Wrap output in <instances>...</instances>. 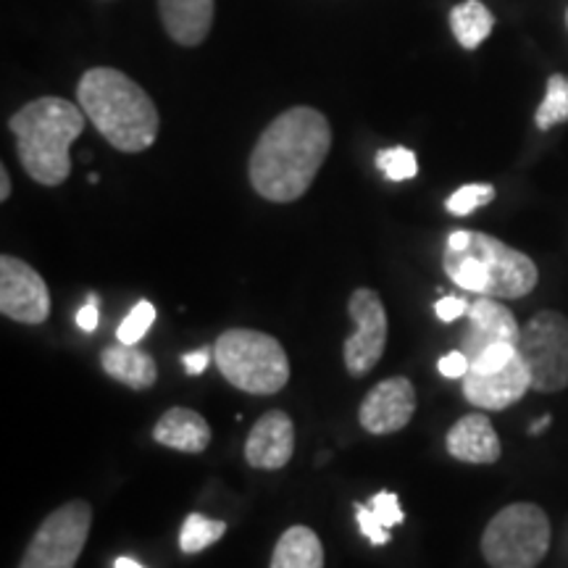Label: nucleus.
<instances>
[{
    "mask_svg": "<svg viewBox=\"0 0 568 568\" xmlns=\"http://www.w3.org/2000/svg\"><path fill=\"white\" fill-rule=\"evenodd\" d=\"M213 11L216 0H159L163 30L182 48L205 42L213 27Z\"/></svg>",
    "mask_w": 568,
    "mask_h": 568,
    "instance_id": "nucleus-16",
    "label": "nucleus"
},
{
    "mask_svg": "<svg viewBox=\"0 0 568 568\" xmlns=\"http://www.w3.org/2000/svg\"><path fill=\"white\" fill-rule=\"evenodd\" d=\"M153 439L180 453H203L211 443V426L193 408H169L153 426Z\"/></svg>",
    "mask_w": 568,
    "mask_h": 568,
    "instance_id": "nucleus-17",
    "label": "nucleus"
},
{
    "mask_svg": "<svg viewBox=\"0 0 568 568\" xmlns=\"http://www.w3.org/2000/svg\"><path fill=\"white\" fill-rule=\"evenodd\" d=\"M153 322H155V305L151 301H140L130 314H126L124 322L119 324L116 339L126 345H138L140 339L148 335V329H151Z\"/></svg>",
    "mask_w": 568,
    "mask_h": 568,
    "instance_id": "nucleus-25",
    "label": "nucleus"
},
{
    "mask_svg": "<svg viewBox=\"0 0 568 568\" xmlns=\"http://www.w3.org/2000/svg\"><path fill=\"white\" fill-rule=\"evenodd\" d=\"M268 568H324L322 539L308 527H290L276 542Z\"/></svg>",
    "mask_w": 568,
    "mask_h": 568,
    "instance_id": "nucleus-19",
    "label": "nucleus"
},
{
    "mask_svg": "<svg viewBox=\"0 0 568 568\" xmlns=\"http://www.w3.org/2000/svg\"><path fill=\"white\" fill-rule=\"evenodd\" d=\"M568 122V77L566 74H552L548 80V90H545L542 103L535 113V124L542 132H548L550 126L566 124Z\"/></svg>",
    "mask_w": 568,
    "mask_h": 568,
    "instance_id": "nucleus-21",
    "label": "nucleus"
},
{
    "mask_svg": "<svg viewBox=\"0 0 568 568\" xmlns=\"http://www.w3.org/2000/svg\"><path fill=\"white\" fill-rule=\"evenodd\" d=\"M443 268L447 280L466 293L495 301H516L537 287V264L527 253L485 232L456 230L447 234Z\"/></svg>",
    "mask_w": 568,
    "mask_h": 568,
    "instance_id": "nucleus-3",
    "label": "nucleus"
},
{
    "mask_svg": "<svg viewBox=\"0 0 568 568\" xmlns=\"http://www.w3.org/2000/svg\"><path fill=\"white\" fill-rule=\"evenodd\" d=\"M347 314L355 322V332L345 339L343 358L351 376L374 372L387 347V311L376 290L358 287L347 301Z\"/></svg>",
    "mask_w": 568,
    "mask_h": 568,
    "instance_id": "nucleus-9",
    "label": "nucleus"
},
{
    "mask_svg": "<svg viewBox=\"0 0 568 568\" xmlns=\"http://www.w3.org/2000/svg\"><path fill=\"white\" fill-rule=\"evenodd\" d=\"M437 372L443 374L445 379H464V376L471 372V361H468V355L464 351H453L437 361Z\"/></svg>",
    "mask_w": 568,
    "mask_h": 568,
    "instance_id": "nucleus-28",
    "label": "nucleus"
},
{
    "mask_svg": "<svg viewBox=\"0 0 568 568\" xmlns=\"http://www.w3.org/2000/svg\"><path fill=\"white\" fill-rule=\"evenodd\" d=\"M355 521H358L361 535H364L372 545L389 542V529L379 521V516L374 514L372 506H361V503H355Z\"/></svg>",
    "mask_w": 568,
    "mask_h": 568,
    "instance_id": "nucleus-26",
    "label": "nucleus"
},
{
    "mask_svg": "<svg viewBox=\"0 0 568 568\" xmlns=\"http://www.w3.org/2000/svg\"><path fill=\"white\" fill-rule=\"evenodd\" d=\"M101 366L111 379L122 382L130 389H151L159 379L153 355L142 351L140 345H126L119 339L101 353Z\"/></svg>",
    "mask_w": 568,
    "mask_h": 568,
    "instance_id": "nucleus-18",
    "label": "nucleus"
},
{
    "mask_svg": "<svg viewBox=\"0 0 568 568\" xmlns=\"http://www.w3.org/2000/svg\"><path fill=\"white\" fill-rule=\"evenodd\" d=\"M90 503H63L34 531L19 568H74L90 537Z\"/></svg>",
    "mask_w": 568,
    "mask_h": 568,
    "instance_id": "nucleus-8",
    "label": "nucleus"
},
{
    "mask_svg": "<svg viewBox=\"0 0 568 568\" xmlns=\"http://www.w3.org/2000/svg\"><path fill=\"white\" fill-rule=\"evenodd\" d=\"M211 358H213V351H209V347H201V351H193V353H184L182 355L184 372H187L190 376L203 374L205 368H209Z\"/></svg>",
    "mask_w": 568,
    "mask_h": 568,
    "instance_id": "nucleus-30",
    "label": "nucleus"
},
{
    "mask_svg": "<svg viewBox=\"0 0 568 568\" xmlns=\"http://www.w3.org/2000/svg\"><path fill=\"white\" fill-rule=\"evenodd\" d=\"M468 305H471V303L464 301V297H458V295H445L443 301H437L435 314H437L439 322L453 324V322H458L460 316L468 314Z\"/></svg>",
    "mask_w": 568,
    "mask_h": 568,
    "instance_id": "nucleus-29",
    "label": "nucleus"
},
{
    "mask_svg": "<svg viewBox=\"0 0 568 568\" xmlns=\"http://www.w3.org/2000/svg\"><path fill=\"white\" fill-rule=\"evenodd\" d=\"M332 148V126L322 111L295 105L282 111L255 142L247 176L264 201L293 203L314 184Z\"/></svg>",
    "mask_w": 568,
    "mask_h": 568,
    "instance_id": "nucleus-1",
    "label": "nucleus"
},
{
    "mask_svg": "<svg viewBox=\"0 0 568 568\" xmlns=\"http://www.w3.org/2000/svg\"><path fill=\"white\" fill-rule=\"evenodd\" d=\"M416 414V389L406 376L379 382L368 389L358 410V422L368 435H395Z\"/></svg>",
    "mask_w": 568,
    "mask_h": 568,
    "instance_id": "nucleus-11",
    "label": "nucleus"
},
{
    "mask_svg": "<svg viewBox=\"0 0 568 568\" xmlns=\"http://www.w3.org/2000/svg\"><path fill=\"white\" fill-rule=\"evenodd\" d=\"M113 568H145V566L138 564V560H134V558H126V556H122V558L113 560Z\"/></svg>",
    "mask_w": 568,
    "mask_h": 568,
    "instance_id": "nucleus-33",
    "label": "nucleus"
},
{
    "mask_svg": "<svg viewBox=\"0 0 568 568\" xmlns=\"http://www.w3.org/2000/svg\"><path fill=\"white\" fill-rule=\"evenodd\" d=\"M11 197V174H9V169L6 166H0V201H9Z\"/></svg>",
    "mask_w": 568,
    "mask_h": 568,
    "instance_id": "nucleus-32",
    "label": "nucleus"
},
{
    "mask_svg": "<svg viewBox=\"0 0 568 568\" xmlns=\"http://www.w3.org/2000/svg\"><path fill=\"white\" fill-rule=\"evenodd\" d=\"M295 424L284 410H268L253 424L245 439V460L253 468L276 471L293 460Z\"/></svg>",
    "mask_w": 568,
    "mask_h": 568,
    "instance_id": "nucleus-14",
    "label": "nucleus"
},
{
    "mask_svg": "<svg viewBox=\"0 0 568 568\" xmlns=\"http://www.w3.org/2000/svg\"><path fill=\"white\" fill-rule=\"evenodd\" d=\"M376 169L389 182H406L418 174V161L416 153L408 148H385V151L376 153Z\"/></svg>",
    "mask_w": 568,
    "mask_h": 568,
    "instance_id": "nucleus-23",
    "label": "nucleus"
},
{
    "mask_svg": "<svg viewBox=\"0 0 568 568\" xmlns=\"http://www.w3.org/2000/svg\"><path fill=\"white\" fill-rule=\"evenodd\" d=\"M226 524L224 521H213V518H205L201 514H190L184 518L182 531H180V548L187 556H195L205 548H211L213 542L224 537Z\"/></svg>",
    "mask_w": 568,
    "mask_h": 568,
    "instance_id": "nucleus-22",
    "label": "nucleus"
},
{
    "mask_svg": "<svg viewBox=\"0 0 568 568\" xmlns=\"http://www.w3.org/2000/svg\"><path fill=\"white\" fill-rule=\"evenodd\" d=\"M447 453L460 464H497L500 460V437L485 414H468L458 418L447 432Z\"/></svg>",
    "mask_w": 568,
    "mask_h": 568,
    "instance_id": "nucleus-15",
    "label": "nucleus"
},
{
    "mask_svg": "<svg viewBox=\"0 0 568 568\" xmlns=\"http://www.w3.org/2000/svg\"><path fill=\"white\" fill-rule=\"evenodd\" d=\"M98 322H101V314H98V297L90 295L88 303L77 311V324H80L82 332H95Z\"/></svg>",
    "mask_w": 568,
    "mask_h": 568,
    "instance_id": "nucleus-31",
    "label": "nucleus"
},
{
    "mask_svg": "<svg viewBox=\"0 0 568 568\" xmlns=\"http://www.w3.org/2000/svg\"><path fill=\"white\" fill-rule=\"evenodd\" d=\"M450 30L464 51H477L481 42L493 34L495 17L481 0H464V3L453 6Z\"/></svg>",
    "mask_w": 568,
    "mask_h": 568,
    "instance_id": "nucleus-20",
    "label": "nucleus"
},
{
    "mask_svg": "<svg viewBox=\"0 0 568 568\" xmlns=\"http://www.w3.org/2000/svg\"><path fill=\"white\" fill-rule=\"evenodd\" d=\"M84 111L67 98L45 95L9 119L24 172L42 187H59L71 174L69 148L84 132Z\"/></svg>",
    "mask_w": 568,
    "mask_h": 568,
    "instance_id": "nucleus-4",
    "label": "nucleus"
},
{
    "mask_svg": "<svg viewBox=\"0 0 568 568\" xmlns=\"http://www.w3.org/2000/svg\"><path fill=\"white\" fill-rule=\"evenodd\" d=\"M521 337V326H518L516 316L510 314L500 301L495 297H479L468 305L466 314V329L460 337V351L468 355V361H474L477 355L489 345L497 343H518Z\"/></svg>",
    "mask_w": 568,
    "mask_h": 568,
    "instance_id": "nucleus-13",
    "label": "nucleus"
},
{
    "mask_svg": "<svg viewBox=\"0 0 568 568\" xmlns=\"http://www.w3.org/2000/svg\"><path fill=\"white\" fill-rule=\"evenodd\" d=\"M77 103L116 151L142 153L159 138L161 116L153 98L124 71L111 67L84 71L77 84Z\"/></svg>",
    "mask_w": 568,
    "mask_h": 568,
    "instance_id": "nucleus-2",
    "label": "nucleus"
},
{
    "mask_svg": "<svg viewBox=\"0 0 568 568\" xmlns=\"http://www.w3.org/2000/svg\"><path fill=\"white\" fill-rule=\"evenodd\" d=\"M531 389V376L521 355L497 372H468L464 376V397L481 410H506Z\"/></svg>",
    "mask_w": 568,
    "mask_h": 568,
    "instance_id": "nucleus-12",
    "label": "nucleus"
},
{
    "mask_svg": "<svg viewBox=\"0 0 568 568\" xmlns=\"http://www.w3.org/2000/svg\"><path fill=\"white\" fill-rule=\"evenodd\" d=\"M548 424H550V416H542V418H539V422L531 424L529 435H539V432H545V429H548Z\"/></svg>",
    "mask_w": 568,
    "mask_h": 568,
    "instance_id": "nucleus-34",
    "label": "nucleus"
},
{
    "mask_svg": "<svg viewBox=\"0 0 568 568\" xmlns=\"http://www.w3.org/2000/svg\"><path fill=\"white\" fill-rule=\"evenodd\" d=\"M550 518L535 503L497 510L481 535V556L493 568H537L550 550Z\"/></svg>",
    "mask_w": 568,
    "mask_h": 568,
    "instance_id": "nucleus-6",
    "label": "nucleus"
},
{
    "mask_svg": "<svg viewBox=\"0 0 568 568\" xmlns=\"http://www.w3.org/2000/svg\"><path fill=\"white\" fill-rule=\"evenodd\" d=\"M518 355L529 368L531 389L560 393L568 387V318L558 311H539L521 326Z\"/></svg>",
    "mask_w": 568,
    "mask_h": 568,
    "instance_id": "nucleus-7",
    "label": "nucleus"
},
{
    "mask_svg": "<svg viewBox=\"0 0 568 568\" xmlns=\"http://www.w3.org/2000/svg\"><path fill=\"white\" fill-rule=\"evenodd\" d=\"M566 27H568V9H566Z\"/></svg>",
    "mask_w": 568,
    "mask_h": 568,
    "instance_id": "nucleus-35",
    "label": "nucleus"
},
{
    "mask_svg": "<svg viewBox=\"0 0 568 568\" xmlns=\"http://www.w3.org/2000/svg\"><path fill=\"white\" fill-rule=\"evenodd\" d=\"M213 361L232 387L247 395H276L290 382V358L266 332L226 329L213 343Z\"/></svg>",
    "mask_w": 568,
    "mask_h": 568,
    "instance_id": "nucleus-5",
    "label": "nucleus"
},
{
    "mask_svg": "<svg viewBox=\"0 0 568 568\" xmlns=\"http://www.w3.org/2000/svg\"><path fill=\"white\" fill-rule=\"evenodd\" d=\"M495 201V187L493 184H464L456 193L445 201V209L453 213V216H468L471 211L481 209V205Z\"/></svg>",
    "mask_w": 568,
    "mask_h": 568,
    "instance_id": "nucleus-24",
    "label": "nucleus"
},
{
    "mask_svg": "<svg viewBox=\"0 0 568 568\" xmlns=\"http://www.w3.org/2000/svg\"><path fill=\"white\" fill-rule=\"evenodd\" d=\"M0 314L19 324H42L51 316L45 280L17 255L0 258Z\"/></svg>",
    "mask_w": 568,
    "mask_h": 568,
    "instance_id": "nucleus-10",
    "label": "nucleus"
},
{
    "mask_svg": "<svg viewBox=\"0 0 568 568\" xmlns=\"http://www.w3.org/2000/svg\"><path fill=\"white\" fill-rule=\"evenodd\" d=\"M372 510L379 516V521L385 524L387 529L397 527V524H403V518H406V514H403L400 508V500H397V495L389 493V489H385V493H376L372 497Z\"/></svg>",
    "mask_w": 568,
    "mask_h": 568,
    "instance_id": "nucleus-27",
    "label": "nucleus"
}]
</instances>
